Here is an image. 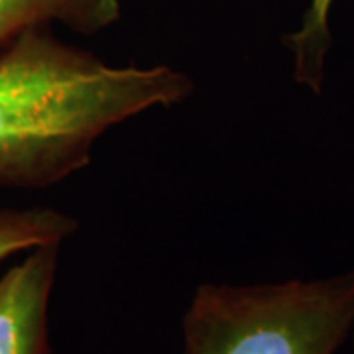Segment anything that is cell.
Here are the masks:
<instances>
[{
    "instance_id": "7a4b0ae2",
    "label": "cell",
    "mask_w": 354,
    "mask_h": 354,
    "mask_svg": "<svg viewBox=\"0 0 354 354\" xmlns=\"http://www.w3.org/2000/svg\"><path fill=\"white\" fill-rule=\"evenodd\" d=\"M183 354H337L354 335V270L278 283L199 286Z\"/></svg>"
},
{
    "instance_id": "6da1fadb",
    "label": "cell",
    "mask_w": 354,
    "mask_h": 354,
    "mask_svg": "<svg viewBox=\"0 0 354 354\" xmlns=\"http://www.w3.org/2000/svg\"><path fill=\"white\" fill-rule=\"evenodd\" d=\"M193 81L169 65H116L30 30L0 51V185L38 189L85 167L109 128L171 106Z\"/></svg>"
},
{
    "instance_id": "52a82bcc",
    "label": "cell",
    "mask_w": 354,
    "mask_h": 354,
    "mask_svg": "<svg viewBox=\"0 0 354 354\" xmlns=\"http://www.w3.org/2000/svg\"><path fill=\"white\" fill-rule=\"evenodd\" d=\"M353 339H354V335H353Z\"/></svg>"
},
{
    "instance_id": "8992f818",
    "label": "cell",
    "mask_w": 354,
    "mask_h": 354,
    "mask_svg": "<svg viewBox=\"0 0 354 354\" xmlns=\"http://www.w3.org/2000/svg\"><path fill=\"white\" fill-rule=\"evenodd\" d=\"M75 228V218L50 207L0 209V262L38 246L62 244Z\"/></svg>"
},
{
    "instance_id": "277c9868",
    "label": "cell",
    "mask_w": 354,
    "mask_h": 354,
    "mask_svg": "<svg viewBox=\"0 0 354 354\" xmlns=\"http://www.w3.org/2000/svg\"><path fill=\"white\" fill-rule=\"evenodd\" d=\"M120 14L122 0H0V51L51 22L91 36L118 22Z\"/></svg>"
},
{
    "instance_id": "5b68a950",
    "label": "cell",
    "mask_w": 354,
    "mask_h": 354,
    "mask_svg": "<svg viewBox=\"0 0 354 354\" xmlns=\"http://www.w3.org/2000/svg\"><path fill=\"white\" fill-rule=\"evenodd\" d=\"M335 0H309L301 26L286 38L293 55V77L299 85L321 93L325 83V65L330 50V10Z\"/></svg>"
},
{
    "instance_id": "3957f363",
    "label": "cell",
    "mask_w": 354,
    "mask_h": 354,
    "mask_svg": "<svg viewBox=\"0 0 354 354\" xmlns=\"http://www.w3.org/2000/svg\"><path fill=\"white\" fill-rule=\"evenodd\" d=\"M57 260L59 244L38 246L0 276V354H53L48 309Z\"/></svg>"
}]
</instances>
